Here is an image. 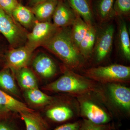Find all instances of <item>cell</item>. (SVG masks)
Masks as SVG:
<instances>
[{"instance_id": "6da1fadb", "label": "cell", "mask_w": 130, "mask_h": 130, "mask_svg": "<svg viewBox=\"0 0 130 130\" xmlns=\"http://www.w3.org/2000/svg\"><path fill=\"white\" fill-rule=\"evenodd\" d=\"M42 46L59 58L68 68L77 70L83 67L85 59L74 44L67 27L58 28Z\"/></svg>"}, {"instance_id": "7a4b0ae2", "label": "cell", "mask_w": 130, "mask_h": 130, "mask_svg": "<svg viewBox=\"0 0 130 130\" xmlns=\"http://www.w3.org/2000/svg\"><path fill=\"white\" fill-rule=\"evenodd\" d=\"M43 89L50 92L68 93L78 96L98 91L94 81L76 73L65 66L63 75Z\"/></svg>"}, {"instance_id": "3957f363", "label": "cell", "mask_w": 130, "mask_h": 130, "mask_svg": "<svg viewBox=\"0 0 130 130\" xmlns=\"http://www.w3.org/2000/svg\"><path fill=\"white\" fill-rule=\"evenodd\" d=\"M84 75L92 81L103 84L129 83L130 67L114 64L91 68L84 71Z\"/></svg>"}, {"instance_id": "277c9868", "label": "cell", "mask_w": 130, "mask_h": 130, "mask_svg": "<svg viewBox=\"0 0 130 130\" xmlns=\"http://www.w3.org/2000/svg\"><path fill=\"white\" fill-rule=\"evenodd\" d=\"M0 32L12 47L18 46L26 38V35L12 16L0 8Z\"/></svg>"}, {"instance_id": "5b68a950", "label": "cell", "mask_w": 130, "mask_h": 130, "mask_svg": "<svg viewBox=\"0 0 130 130\" xmlns=\"http://www.w3.org/2000/svg\"><path fill=\"white\" fill-rule=\"evenodd\" d=\"M115 28L113 25H107L96 35L93 55L96 60L101 62L107 58L112 47Z\"/></svg>"}, {"instance_id": "8992f818", "label": "cell", "mask_w": 130, "mask_h": 130, "mask_svg": "<svg viewBox=\"0 0 130 130\" xmlns=\"http://www.w3.org/2000/svg\"><path fill=\"white\" fill-rule=\"evenodd\" d=\"M58 28L49 21L40 22L36 20L32 31L26 35L27 45L34 50L42 46L51 37Z\"/></svg>"}, {"instance_id": "52a82bcc", "label": "cell", "mask_w": 130, "mask_h": 130, "mask_svg": "<svg viewBox=\"0 0 130 130\" xmlns=\"http://www.w3.org/2000/svg\"><path fill=\"white\" fill-rule=\"evenodd\" d=\"M35 50L27 44L10 50L7 55L6 67L12 72L27 67Z\"/></svg>"}, {"instance_id": "ba28073f", "label": "cell", "mask_w": 130, "mask_h": 130, "mask_svg": "<svg viewBox=\"0 0 130 130\" xmlns=\"http://www.w3.org/2000/svg\"><path fill=\"white\" fill-rule=\"evenodd\" d=\"M76 15L67 3L59 0L52 16L53 24L57 28H67L74 23Z\"/></svg>"}, {"instance_id": "9c48e42d", "label": "cell", "mask_w": 130, "mask_h": 130, "mask_svg": "<svg viewBox=\"0 0 130 130\" xmlns=\"http://www.w3.org/2000/svg\"><path fill=\"white\" fill-rule=\"evenodd\" d=\"M81 101V113L89 121L98 124H105L110 121L108 115L95 103L88 100H82Z\"/></svg>"}, {"instance_id": "30bf717a", "label": "cell", "mask_w": 130, "mask_h": 130, "mask_svg": "<svg viewBox=\"0 0 130 130\" xmlns=\"http://www.w3.org/2000/svg\"><path fill=\"white\" fill-rule=\"evenodd\" d=\"M32 67L36 73L43 78H50L57 72L55 63L51 58L44 54H40L35 57Z\"/></svg>"}, {"instance_id": "8fae6325", "label": "cell", "mask_w": 130, "mask_h": 130, "mask_svg": "<svg viewBox=\"0 0 130 130\" xmlns=\"http://www.w3.org/2000/svg\"><path fill=\"white\" fill-rule=\"evenodd\" d=\"M108 90L112 100L126 111L130 110V89L120 83L110 84Z\"/></svg>"}, {"instance_id": "7c38bea8", "label": "cell", "mask_w": 130, "mask_h": 130, "mask_svg": "<svg viewBox=\"0 0 130 130\" xmlns=\"http://www.w3.org/2000/svg\"><path fill=\"white\" fill-rule=\"evenodd\" d=\"M73 10L89 26L94 25V13L90 0H66Z\"/></svg>"}, {"instance_id": "4fadbf2b", "label": "cell", "mask_w": 130, "mask_h": 130, "mask_svg": "<svg viewBox=\"0 0 130 130\" xmlns=\"http://www.w3.org/2000/svg\"><path fill=\"white\" fill-rule=\"evenodd\" d=\"M19 114L24 122L26 130H48L46 121L35 111L23 112Z\"/></svg>"}, {"instance_id": "5bb4252c", "label": "cell", "mask_w": 130, "mask_h": 130, "mask_svg": "<svg viewBox=\"0 0 130 130\" xmlns=\"http://www.w3.org/2000/svg\"><path fill=\"white\" fill-rule=\"evenodd\" d=\"M58 1L47 0L33 6L31 11L37 20L40 22L48 21L53 16Z\"/></svg>"}, {"instance_id": "9a60e30c", "label": "cell", "mask_w": 130, "mask_h": 130, "mask_svg": "<svg viewBox=\"0 0 130 130\" xmlns=\"http://www.w3.org/2000/svg\"><path fill=\"white\" fill-rule=\"evenodd\" d=\"M24 95L30 105L36 107H43L53 103L54 98L45 94L38 88L24 91Z\"/></svg>"}, {"instance_id": "2e32d148", "label": "cell", "mask_w": 130, "mask_h": 130, "mask_svg": "<svg viewBox=\"0 0 130 130\" xmlns=\"http://www.w3.org/2000/svg\"><path fill=\"white\" fill-rule=\"evenodd\" d=\"M0 104L11 112L20 113L23 112L35 111L8 93L0 89Z\"/></svg>"}, {"instance_id": "e0dca14e", "label": "cell", "mask_w": 130, "mask_h": 130, "mask_svg": "<svg viewBox=\"0 0 130 130\" xmlns=\"http://www.w3.org/2000/svg\"><path fill=\"white\" fill-rule=\"evenodd\" d=\"M14 73L19 85L24 91L38 88L37 79L35 74L27 67Z\"/></svg>"}, {"instance_id": "ac0fdd59", "label": "cell", "mask_w": 130, "mask_h": 130, "mask_svg": "<svg viewBox=\"0 0 130 130\" xmlns=\"http://www.w3.org/2000/svg\"><path fill=\"white\" fill-rule=\"evenodd\" d=\"M97 32L94 25L89 26L86 36L79 44L78 50L85 60L93 55Z\"/></svg>"}, {"instance_id": "d6986e66", "label": "cell", "mask_w": 130, "mask_h": 130, "mask_svg": "<svg viewBox=\"0 0 130 130\" xmlns=\"http://www.w3.org/2000/svg\"><path fill=\"white\" fill-rule=\"evenodd\" d=\"M11 16L15 21L26 28H32L36 21L31 11L19 4L12 12Z\"/></svg>"}, {"instance_id": "ffe728a7", "label": "cell", "mask_w": 130, "mask_h": 130, "mask_svg": "<svg viewBox=\"0 0 130 130\" xmlns=\"http://www.w3.org/2000/svg\"><path fill=\"white\" fill-rule=\"evenodd\" d=\"M115 0H97L95 4L96 14L100 21L106 22L115 16L114 4Z\"/></svg>"}, {"instance_id": "44dd1931", "label": "cell", "mask_w": 130, "mask_h": 130, "mask_svg": "<svg viewBox=\"0 0 130 130\" xmlns=\"http://www.w3.org/2000/svg\"><path fill=\"white\" fill-rule=\"evenodd\" d=\"M46 115L52 121L60 123L71 118L73 112L68 106L60 105L53 106L49 108L46 111Z\"/></svg>"}, {"instance_id": "7402d4cb", "label": "cell", "mask_w": 130, "mask_h": 130, "mask_svg": "<svg viewBox=\"0 0 130 130\" xmlns=\"http://www.w3.org/2000/svg\"><path fill=\"white\" fill-rule=\"evenodd\" d=\"M12 72L8 68L0 72V87L5 92L19 97L20 92Z\"/></svg>"}, {"instance_id": "603a6c76", "label": "cell", "mask_w": 130, "mask_h": 130, "mask_svg": "<svg viewBox=\"0 0 130 130\" xmlns=\"http://www.w3.org/2000/svg\"><path fill=\"white\" fill-rule=\"evenodd\" d=\"M71 26L70 31L72 38L78 49L79 44L86 36L89 25L77 13L76 19Z\"/></svg>"}, {"instance_id": "cb8c5ba5", "label": "cell", "mask_w": 130, "mask_h": 130, "mask_svg": "<svg viewBox=\"0 0 130 130\" xmlns=\"http://www.w3.org/2000/svg\"><path fill=\"white\" fill-rule=\"evenodd\" d=\"M119 41L121 53L128 60L130 59V41L127 25L124 20L119 21Z\"/></svg>"}, {"instance_id": "d4e9b609", "label": "cell", "mask_w": 130, "mask_h": 130, "mask_svg": "<svg viewBox=\"0 0 130 130\" xmlns=\"http://www.w3.org/2000/svg\"><path fill=\"white\" fill-rule=\"evenodd\" d=\"M114 9L116 15H129L130 12V0H115Z\"/></svg>"}, {"instance_id": "484cf974", "label": "cell", "mask_w": 130, "mask_h": 130, "mask_svg": "<svg viewBox=\"0 0 130 130\" xmlns=\"http://www.w3.org/2000/svg\"><path fill=\"white\" fill-rule=\"evenodd\" d=\"M111 128L109 125L98 124L85 119L80 125L79 130H109Z\"/></svg>"}, {"instance_id": "4316f807", "label": "cell", "mask_w": 130, "mask_h": 130, "mask_svg": "<svg viewBox=\"0 0 130 130\" xmlns=\"http://www.w3.org/2000/svg\"><path fill=\"white\" fill-rule=\"evenodd\" d=\"M18 5L17 0H0V8L11 16L12 12Z\"/></svg>"}, {"instance_id": "83f0119b", "label": "cell", "mask_w": 130, "mask_h": 130, "mask_svg": "<svg viewBox=\"0 0 130 130\" xmlns=\"http://www.w3.org/2000/svg\"><path fill=\"white\" fill-rule=\"evenodd\" d=\"M80 126L78 122L67 123L58 126L53 130H79Z\"/></svg>"}, {"instance_id": "f1b7e54d", "label": "cell", "mask_w": 130, "mask_h": 130, "mask_svg": "<svg viewBox=\"0 0 130 130\" xmlns=\"http://www.w3.org/2000/svg\"><path fill=\"white\" fill-rule=\"evenodd\" d=\"M0 130H17L12 124L7 120H0Z\"/></svg>"}, {"instance_id": "f546056e", "label": "cell", "mask_w": 130, "mask_h": 130, "mask_svg": "<svg viewBox=\"0 0 130 130\" xmlns=\"http://www.w3.org/2000/svg\"><path fill=\"white\" fill-rule=\"evenodd\" d=\"M11 112L0 104V120L7 119L9 118Z\"/></svg>"}, {"instance_id": "4dcf8cb0", "label": "cell", "mask_w": 130, "mask_h": 130, "mask_svg": "<svg viewBox=\"0 0 130 130\" xmlns=\"http://www.w3.org/2000/svg\"><path fill=\"white\" fill-rule=\"evenodd\" d=\"M47 0H30L29 2V4L31 6H34L35 5H37L41 3L44 2Z\"/></svg>"}]
</instances>
